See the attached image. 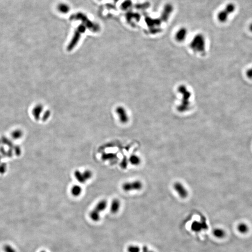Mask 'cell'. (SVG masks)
<instances>
[{
	"label": "cell",
	"instance_id": "17",
	"mask_svg": "<svg viewBox=\"0 0 252 252\" xmlns=\"http://www.w3.org/2000/svg\"><path fill=\"white\" fill-rule=\"evenodd\" d=\"M187 33V31L185 28L181 29L180 30H178L177 33V37L179 38H184L186 36V34Z\"/></svg>",
	"mask_w": 252,
	"mask_h": 252
},
{
	"label": "cell",
	"instance_id": "25",
	"mask_svg": "<svg viewBox=\"0 0 252 252\" xmlns=\"http://www.w3.org/2000/svg\"><path fill=\"white\" fill-rule=\"evenodd\" d=\"M45 252V251H41V252Z\"/></svg>",
	"mask_w": 252,
	"mask_h": 252
},
{
	"label": "cell",
	"instance_id": "11",
	"mask_svg": "<svg viewBox=\"0 0 252 252\" xmlns=\"http://www.w3.org/2000/svg\"><path fill=\"white\" fill-rule=\"evenodd\" d=\"M128 161L132 165L137 166L141 164V159L139 156L137 155H131L129 158Z\"/></svg>",
	"mask_w": 252,
	"mask_h": 252
},
{
	"label": "cell",
	"instance_id": "4",
	"mask_svg": "<svg viewBox=\"0 0 252 252\" xmlns=\"http://www.w3.org/2000/svg\"><path fill=\"white\" fill-rule=\"evenodd\" d=\"M175 191L178 194L180 197L185 198L188 196V191L184 186L180 182H176L173 186Z\"/></svg>",
	"mask_w": 252,
	"mask_h": 252
},
{
	"label": "cell",
	"instance_id": "16",
	"mask_svg": "<svg viewBox=\"0 0 252 252\" xmlns=\"http://www.w3.org/2000/svg\"><path fill=\"white\" fill-rule=\"evenodd\" d=\"M116 156L113 154H105L103 155L102 159L104 161L113 160L115 158Z\"/></svg>",
	"mask_w": 252,
	"mask_h": 252
},
{
	"label": "cell",
	"instance_id": "9",
	"mask_svg": "<svg viewBox=\"0 0 252 252\" xmlns=\"http://www.w3.org/2000/svg\"><path fill=\"white\" fill-rule=\"evenodd\" d=\"M73 174L75 178L78 181V182L81 184L86 183V181L84 178L83 172L79 171V170H76L74 171Z\"/></svg>",
	"mask_w": 252,
	"mask_h": 252
},
{
	"label": "cell",
	"instance_id": "14",
	"mask_svg": "<svg viewBox=\"0 0 252 252\" xmlns=\"http://www.w3.org/2000/svg\"><path fill=\"white\" fill-rule=\"evenodd\" d=\"M83 174L84 177V179L86 180V181L91 179L93 176L92 172L89 170H84V172H83Z\"/></svg>",
	"mask_w": 252,
	"mask_h": 252
},
{
	"label": "cell",
	"instance_id": "24",
	"mask_svg": "<svg viewBox=\"0 0 252 252\" xmlns=\"http://www.w3.org/2000/svg\"><path fill=\"white\" fill-rule=\"evenodd\" d=\"M248 29L250 32H252V23H251L248 26Z\"/></svg>",
	"mask_w": 252,
	"mask_h": 252
},
{
	"label": "cell",
	"instance_id": "19",
	"mask_svg": "<svg viewBox=\"0 0 252 252\" xmlns=\"http://www.w3.org/2000/svg\"><path fill=\"white\" fill-rule=\"evenodd\" d=\"M128 162L129 161H128V159L125 158H123L120 164V167L122 169H126L128 167Z\"/></svg>",
	"mask_w": 252,
	"mask_h": 252
},
{
	"label": "cell",
	"instance_id": "6",
	"mask_svg": "<svg viewBox=\"0 0 252 252\" xmlns=\"http://www.w3.org/2000/svg\"><path fill=\"white\" fill-rule=\"evenodd\" d=\"M205 226H206V225L203 223H200V222H193L191 225V229L192 231L195 232H199L200 231L202 230V229L206 228Z\"/></svg>",
	"mask_w": 252,
	"mask_h": 252
},
{
	"label": "cell",
	"instance_id": "13",
	"mask_svg": "<svg viewBox=\"0 0 252 252\" xmlns=\"http://www.w3.org/2000/svg\"><path fill=\"white\" fill-rule=\"evenodd\" d=\"M42 108L39 106H36L33 109L32 114L36 120H38L39 119L40 115L42 112Z\"/></svg>",
	"mask_w": 252,
	"mask_h": 252
},
{
	"label": "cell",
	"instance_id": "2",
	"mask_svg": "<svg viewBox=\"0 0 252 252\" xmlns=\"http://www.w3.org/2000/svg\"><path fill=\"white\" fill-rule=\"evenodd\" d=\"M236 8L235 4L233 3H228L222 10L219 12L217 15V20L221 23L227 22L229 16L235 11Z\"/></svg>",
	"mask_w": 252,
	"mask_h": 252
},
{
	"label": "cell",
	"instance_id": "5",
	"mask_svg": "<svg viewBox=\"0 0 252 252\" xmlns=\"http://www.w3.org/2000/svg\"><path fill=\"white\" fill-rule=\"evenodd\" d=\"M120 201L117 198L114 199L110 205V211L112 213H116L120 210Z\"/></svg>",
	"mask_w": 252,
	"mask_h": 252
},
{
	"label": "cell",
	"instance_id": "3",
	"mask_svg": "<svg viewBox=\"0 0 252 252\" xmlns=\"http://www.w3.org/2000/svg\"><path fill=\"white\" fill-rule=\"evenodd\" d=\"M142 187L143 184L140 181L136 180L124 183L122 186V189L125 191L129 192L130 191H140Z\"/></svg>",
	"mask_w": 252,
	"mask_h": 252
},
{
	"label": "cell",
	"instance_id": "21",
	"mask_svg": "<svg viewBox=\"0 0 252 252\" xmlns=\"http://www.w3.org/2000/svg\"><path fill=\"white\" fill-rule=\"evenodd\" d=\"M131 2L130 1H124V3H123L122 4V9H126L127 8L128 9V8H129V7L131 5Z\"/></svg>",
	"mask_w": 252,
	"mask_h": 252
},
{
	"label": "cell",
	"instance_id": "12",
	"mask_svg": "<svg viewBox=\"0 0 252 252\" xmlns=\"http://www.w3.org/2000/svg\"><path fill=\"white\" fill-rule=\"evenodd\" d=\"M237 230L241 234H246L249 231V227L247 224L241 223L237 226Z\"/></svg>",
	"mask_w": 252,
	"mask_h": 252
},
{
	"label": "cell",
	"instance_id": "15",
	"mask_svg": "<svg viewBox=\"0 0 252 252\" xmlns=\"http://www.w3.org/2000/svg\"><path fill=\"white\" fill-rule=\"evenodd\" d=\"M128 252H140L141 248L136 245H130L127 248Z\"/></svg>",
	"mask_w": 252,
	"mask_h": 252
},
{
	"label": "cell",
	"instance_id": "10",
	"mask_svg": "<svg viewBox=\"0 0 252 252\" xmlns=\"http://www.w3.org/2000/svg\"><path fill=\"white\" fill-rule=\"evenodd\" d=\"M213 234L215 237L219 239H222L225 237L226 234L225 231L220 228H217L213 231Z\"/></svg>",
	"mask_w": 252,
	"mask_h": 252
},
{
	"label": "cell",
	"instance_id": "7",
	"mask_svg": "<svg viewBox=\"0 0 252 252\" xmlns=\"http://www.w3.org/2000/svg\"><path fill=\"white\" fill-rule=\"evenodd\" d=\"M57 9L61 13L66 14L70 10V7L69 5L66 4L65 3H61L58 4Z\"/></svg>",
	"mask_w": 252,
	"mask_h": 252
},
{
	"label": "cell",
	"instance_id": "8",
	"mask_svg": "<svg viewBox=\"0 0 252 252\" xmlns=\"http://www.w3.org/2000/svg\"><path fill=\"white\" fill-rule=\"evenodd\" d=\"M82 192V189L80 186L78 185H74L71 188L70 192L72 196L75 197H78L80 195Z\"/></svg>",
	"mask_w": 252,
	"mask_h": 252
},
{
	"label": "cell",
	"instance_id": "23",
	"mask_svg": "<svg viewBox=\"0 0 252 252\" xmlns=\"http://www.w3.org/2000/svg\"><path fill=\"white\" fill-rule=\"evenodd\" d=\"M142 252H155L154 251L149 249L147 246H145L142 247Z\"/></svg>",
	"mask_w": 252,
	"mask_h": 252
},
{
	"label": "cell",
	"instance_id": "18",
	"mask_svg": "<svg viewBox=\"0 0 252 252\" xmlns=\"http://www.w3.org/2000/svg\"><path fill=\"white\" fill-rule=\"evenodd\" d=\"M22 135H23V133L20 130H15L12 134V136L13 138L15 139L20 138L22 137Z\"/></svg>",
	"mask_w": 252,
	"mask_h": 252
},
{
	"label": "cell",
	"instance_id": "1",
	"mask_svg": "<svg viewBox=\"0 0 252 252\" xmlns=\"http://www.w3.org/2000/svg\"><path fill=\"white\" fill-rule=\"evenodd\" d=\"M108 205L106 200H101L96 204L94 209H93L89 213L90 219L94 222H97L100 219V213L106 209Z\"/></svg>",
	"mask_w": 252,
	"mask_h": 252
},
{
	"label": "cell",
	"instance_id": "22",
	"mask_svg": "<svg viewBox=\"0 0 252 252\" xmlns=\"http://www.w3.org/2000/svg\"><path fill=\"white\" fill-rule=\"evenodd\" d=\"M246 75L248 78L252 79V68H250L247 71Z\"/></svg>",
	"mask_w": 252,
	"mask_h": 252
},
{
	"label": "cell",
	"instance_id": "20",
	"mask_svg": "<svg viewBox=\"0 0 252 252\" xmlns=\"http://www.w3.org/2000/svg\"><path fill=\"white\" fill-rule=\"evenodd\" d=\"M3 249L5 252H17L14 248L9 245H6L4 246Z\"/></svg>",
	"mask_w": 252,
	"mask_h": 252
}]
</instances>
